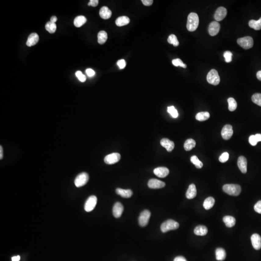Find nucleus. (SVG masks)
Masks as SVG:
<instances>
[{
    "instance_id": "f257e3e1",
    "label": "nucleus",
    "mask_w": 261,
    "mask_h": 261,
    "mask_svg": "<svg viewBox=\"0 0 261 261\" xmlns=\"http://www.w3.org/2000/svg\"><path fill=\"white\" fill-rule=\"evenodd\" d=\"M199 19L198 15L195 13H191L188 16L187 28L190 32H194L197 29L199 25Z\"/></svg>"
},
{
    "instance_id": "f03ea898",
    "label": "nucleus",
    "mask_w": 261,
    "mask_h": 261,
    "mask_svg": "<svg viewBox=\"0 0 261 261\" xmlns=\"http://www.w3.org/2000/svg\"><path fill=\"white\" fill-rule=\"evenodd\" d=\"M223 191L230 195H239L241 191V187L238 184H225L223 186Z\"/></svg>"
},
{
    "instance_id": "7ed1b4c3",
    "label": "nucleus",
    "mask_w": 261,
    "mask_h": 261,
    "mask_svg": "<svg viewBox=\"0 0 261 261\" xmlns=\"http://www.w3.org/2000/svg\"><path fill=\"white\" fill-rule=\"evenodd\" d=\"M179 223L173 220H168L163 222L161 226V230L163 233H166L170 230H176L179 227Z\"/></svg>"
},
{
    "instance_id": "20e7f679",
    "label": "nucleus",
    "mask_w": 261,
    "mask_h": 261,
    "mask_svg": "<svg viewBox=\"0 0 261 261\" xmlns=\"http://www.w3.org/2000/svg\"><path fill=\"white\" fill-rule=\"evenodd\" d=\"M206 79L209 84L218 85L220 82V77L218 72L215 69H212L208 73Z\"/></svg>"
},
{
    "instance_id": "39448f33",
    "label": "nucleus",
    "mask_w": 261,
    "mask_h": 261,
    "mask_svg": "<svg viewBox=\"0 0 261 261\" xmlns=\"http://www.w3.org/2000/svg\"><path fill=\"white\" fill-rule=\"evenodd\" d=\"M237 42L240 47L245 49H249L253 46V38L250 36L238 39Z\"/></svg>"
},
{
    "instance_id": "423d86ee",
    "label": "nucleus",
    "mask_w": 261,
    "mask_h": 261,
    "mask_svg": "<svg viewBox=\"0 0 261 261\" xmlns=\"http://www.w3.org/2000/svg\"><path fill=\"white\" fill-rule=\"evenodd\" d=\"M89 179V175L87 173H81L75 178V185L78 188L83 186L88 182Z\"/></svg>"
},
{
    "instance_id": "0eeeda50",
    "label": "nucleus",
    "mask_w": 261,
    "mask_h": 261,
    "mask_svg": "<svg viewBox=\"0 0 261 261\" xmlns=\"http://www.w3.org/2000/svg\"><path fill=\"white\" fill-rule=\"evenodd\" d=\"M97 198L95 196H91L87 200L84 206V209L86 212H89L92 211L97 204Z\"/></svg>"
},
{
    "instance_id": "6e6552de",
    "label": "nucleus",
    "mask_w": 261,
    "mask_h": 261,
    "mask_svg": "<svg viewBox=\"0 0 261 261\" xmlns=\"http://www.w3.org/2000/svg\"><path fill=\"white\" fill-rule=\"evenodd\" d=\"M150 215L151 213L148 210H144L141 212L138 218L139 224L141 227H145L148 224Z\"/></svg>"
},
{
    "instance_id": "1a4fd4ad",
    "label": "nucleus",
    "mask_w": 261,
    "mask_h": 261,
    "mask_svg": "<svg viewBox=\"0 0 261 261\" xmlns=\"http://www.w3.org/2000/svg\"><path fill=\"white\" fill-rule=\"evenodd\" d=\"M121 156L118 153H113L105 157L104 162L107 164H113L117 163L120 160Z\"/></svg>"
},
{
    "instance_id": "9d476101",
    "label": "nucleus",
    "mask_w": 261,
    "mask_h": 261,
    "mask_svg": "<svg viewBox=\"0 0 261 261\" xmlns=\"http://www.w3.org/2000/svg\"><path fill=\"white\" fill-rule=\"evenodd\" d=\"M233 134V127L231 125H225V126L223 127L222 129L221 134L222 138L224 140H229L231 138Z\"/></svg>"
},
{
    "instance_id": "9b49d317",
    "label": "nucleus",
    "mask_w": 261,
    "mask_h": 261,
    "mask_svg": "<svg viewBox=\"0 0 261 261\" xmlns=\"http://www.w3.org/2000/svg\"><path fill=\"white\" fill-rule=\"evenodd\" d=\"M148 187L153 189H161L165 187L166 183L162 181L157 180L155 178H152L148 181Z\"/></svg>"
},
{
    "instance_id": "f8f14e48",
    "label": "nucleus",
    "mask_w": 261,
    "mask_h": 261,
    "mask_svg": "<svg viewBox=\"0 0 261 261\" xmlns=\"http://www.w3.org/2000/svg\"><path fill=\"white\" fill-rule=\"evenodd\" d=\"M227 11L224 7H220L217 9L214 15V19L217 21H221L225 18Z\"/></svg>"
},
{
    "instance_id": "ddd939ff",
    "label": "nucleus",
    "mask_w": 261,
    "mask_h": 261,
    "mask_svg": "<svg viewBox=\"0 0 261 261\" xmlns=\"http://www.w3.org/2000/svg\"><path fill=\"white\" fill-rule=\"evenodd\" d=\"M220 30V25L217 21H213L210 24L209 27V33L211 36L217 35Z\"/></svg>"
},
{
    "instance_id": "4468645a",
    "label": "nucleus",
    "mask_w": 261,
    "mask_h": 261,
    "mask_svg": "<svg viewBox=\"0 0 261 261\" xmlns=\"http://www.w3.org/2000/svg\"><path fill=\"white\" fill-rule=\"evenodd\" d=\"M153 172L158 177L164 178L168 176L169 173V170L168 168L165 167H159L154 169Z\"/></svg>"
},
{
    "instance_id": "2eb2a0df",
    "label": "nucleus",
    "mask_w": 261,
    "mask_h": 261,
    "mask_svg": "<svg viewBox=\"0 0 261 261\" xmlns=\"http://www.w3.org/2000/svg\"><path fill=\"white\" fill-rule=\"evenodd\" d=\"M238 166L241 172L245 174L247 171V160L245 157L241 156L238 159Z\"/></svg>"
},
{
    "instance_id": "dca6fc26",
    "label": "nucleus",
    "mask_w": 261,
    "mask_h": 261,
    "mask_svg": "<svg viewBox=\"0 0 261 261\" xmlns=\"http://www.w3.org/2000/svg\"><path fill=\"white\" fill-rule=\"evenodd\" d=\"M123 206L120 202H116L113 208V214L115 218H119L121 217L123 212Z\"/></svg>"
},
{
    "instance_id": "f3484780",
    "label": "nucleus",
    "mask_w": 261,
    "mask_h": 261,
    "mask_svg": "<svg viewBox=\"0 0 261 261\" xmlns=\"http://www.w3.org/2000/svg\"><path fill=\"white\" fill-rule=\"evenodd\" d=\"M252 245L256 250L261 248V237L257 234H254L251 237Z\"/></svg>"
},
{
    "instance_id": "a211bd4d",
    "label": "nucleus",
    "mask_w": 261,
    "mask_h": 261,
    "mask_svg": "<svg viewBox=\"0 0 261 261\" xmlns=\"http://www.w3.org/2000/svg\"><path fill=\"white\" fill-rule=\"evenodd\" d=\"M161 146L166 148L167 151L168 152H171L174 149L175 147V144L174 142L169 140L167 138H163L161 140L160 142Z\"/></svg>"
},
{
    "instance_id": "6ab92c4d",
    "label": "nucleus",
    "mask_w": 261,
    "mask_h": 261,
    "mask_svg": "<svg viewBox=\"0 0 261 261\" xmlns=\"http://www.w3.org/2000/svg\"><path fill=\"white\" fill-rule=\"evenodd\" d=\"M39 38L36 33H32L28 37L26 45L28 47H32L34 46L38 42Z\"/></svg>"
},
{
    "instance_id": "aec40b11",
    "label": "nucleus",
    "mask_w": 261,
    "mask_h": 261,
    "mask_svg": "<svg viewBox=\"0 0 261 261\" xmlns=\"http://www.w3.org/2000/svg\"><path fill=\"white\" fill-rule=\"evenodd\" d=\"M197 195V190L195 185L194 184H191L189 186L187 191L186 196L189 199H191L195 198Z\"/></svg>"
},
{
    "instance_id": "412c9836",
    "label": "nucleus",
    "mask_w": 261,
    "mask_h": 261,
    "mask_svg": "<svg viewBox=\"0 0 261 261\" xmlns=\"http://www.w3.org/2000/svg\"><path fill=\"white\" fill-rule=\"evenodd\" d=\"M99 15L101 18L102 19L104 20H107L111 18L112 12L108 7L106 6H103L100 10Z\"/></svg>"
},
{
    "instance_id": "4be33fe9",
    "label": "nucleus",
    "mask_w": 261,
    "mask_h": 261,
    "mask_svg": "<svg viewBox=\"0 0 261 261\" xmlns=\"http://www.w3.org/2000/svg\"><path fill=\"white\" fill-rule=\"evenodd\" d=\"M116 192L119 195H120L123 198H130L133 195V191L132 190L128 189V190H124V189H120V188H117L116 190Z\"/></svg>"
},
{
    "instance_id": "5701e85b",
    "label": "nucleus",
    "mask_w": 261,
    "mask_h": 261,
    "mask_svg": "<svg viewBox=\"0 0 261 261\" xmlns=\"http://www.w3.org/2000/svg\"><path fill=\"white\" fill-rule=\"evenodd\" d=\"M216 258L218 261H223L225 260L226 256L225 249L222 248H218L216 249Z\"/></svg>"
},
{
    "instance_id": "b1692460",
    "label": "nucleus",
    "mask_w": 261,
    "mask_h": 261,
    "mask_svg": "<svg viewBox=\"0 0 261 261\" xmlns=\"http://www.w3.org/2000/svg\"><path fill=\"white\" fill-rule=\"evenodd\" d=\"M208 230L206 226L204 225H198L194 230V233L196 235L204 236L208 233Z\"/></svg>"
},
{
    "instance_id": "393cba45",
    "label": "nucleus",
    "mask_w": 261,
    "mask_h": 261,
    "mask_svg": "<svg viewBox=\"0 0 261 261\" xmlns=\"http://www.w3.org/2000/svg\"><path fill=\"white\" fill-rule=\"evenodd\" d=\"M223 221L225 223L226 227L231 228L235 224L236 220L234 217L231 216H226L223 218Z\"/></svg>"
},
{
    "instance_id": "a878e982",
    "label": "nucleus",
    "mask_w": 261,
    "mask_h": 261,
    "mask_svg": "<svg viewBox=\"0 0 261 261\" xmlns=\"http://www.w3.org/2000/svg\"><path fill=\"white\" fill-rule=\"evenodd\" d=\"M130 19L128 17L126 16H122L119 17L116 20V24L119 27L125 26L128 24L130 22Z\"/></svg>"
},
{
    "instance_id": "bb28decb",
    "label": "nucleus",
    "mask_w": 261,
    "mask_h": 261,
    "mask_svg": "<svg viewBox=\"0 0 261 261\" xmlns=\"http://www.w3.org/2000/svg\"><path fill=\"white\" fill-rule=\"evenodd\" d=\"M86 22L87 19L85 16H79L75 18L73 21V24L76 27L79 28L81 27Z\"/></svg>"
},
{
    "instance_id": "cd10ccee",
    "label": "nucleus",
    "mask_w": 261,
    "mask_h": 261,
    "mask_svg": "<svg viewBox=\"0 0 261 261\" xmlns=\"http://www.w3.org/2000/svg\"><path fill=\"white\" fill-rule=\"evenodd\" d=\"M215 199L213 197H209L206 198L203 203V206L206 210L210 209L214 206Z\"/></svg>"
},
{
    "instance_id": "c85d7f7f",
    "label": "nucleus",
    "mask_w": 261,
    "mask_h": 261,
    "mask_svg": "<svg viewBox=\"0 0 261 261\" xmlns=\"http://www.w3.org/2000/svg\"><path fill=\"white\" fill-rule=\"evenodd\" d=\"M248 25L255 30H260L261 29V18L258 20H251L248 22Z\"/></svg>"
},
{
    "instance_id": "c756f323",
    "label": "nucleus",
    "mask_w": 261,
    "mask_h": 261,
    "mask_svg": "<svg viewBox=\"0 0 261 261\" xmlns=\"http://www.w3.org/2000/svg\"><path fill=\"white\" fill-rule=\"evenodd\" d=\"M196 142L193 139H188L185 142L184 144V149L186 151H190L195 147Z\"/></svg>"
},
{
    "instance_id": "7c9ffc66",
    "label": "nucleus",
    "mask_w": 261,
    "mask_h": 261,
    "mask_svg": "<svg viewBox=\"0 0 261 261\" xmlns=\"http://www.w3.org/2000/svg\"><path fill=\"white\" fill-rule=\"evenodd\" d=\"M209 113L208 112H201L197 113L195 116L196 120L198 121H203L208 120L209 118Z\"/></svg>"
},
{
    "instance_id": "2f4dec72",
    "label": "nucleus",
    "mask_w": 261,
    "mask_h": 261,
    "mask_svg": "<svg viewBox=\"0 0 261 261\" xmlns=\"http://www.w3.org/2000/svg\"><path fill=\"white\" fill-rule=\"evenodd\" d=\"M107 39V34L104 30H102L98 34V42L100 44H104Z\"/></svg>"
},
{
    "instance_id": "473e14b6",
    "label": "nucleus",
    "mask_w": 261,
    "mask_h": 261,
    "mask_svg": "<svg viewBox=\"0 0 261 261\" xmlns=\"http://www.w3.org/2000/svg\"><path fill=\"white\" fill-rule=\"evenodd\" d=\"M46 30L49 32L50 34H53L56 32L57 29V26L56 24L51 21L47 22L45 26Z\"/></svg>"
},
{
    "instance_id": "72a5a7b5",
    "label": "nucleus",
    "mask_w": 261,
    "mask_h": 261,
    "mask_svg": "<svg viewBox=\"0 0 261 261\" xmlns=\"http://www.w3.org/2000/svg\"><path fill=\"white\" fill-rule=\"evenodd\" d=\"M228 103V109L230 111H234L237 108L238 104L237 102L233 98H229L227 100Z\"/></svg>"
},
{
    "instance_id": "f704fd0d",
    "label": "nucleus",
    "mask_w": 261,
    "mask_h": 261,
    "mask_svg": "<svg viewBox=\"0 0 261 261\" xmlns=\"http://www.w3.org/2000/svg\"><path fill=\"white\" fill-rule=\"evenodd\" d=\"M191 162L193 164H195L196 168H198V169H200V168H202V167L203 166V163H202V162H201L199 160V159L198 158V157L194 155V156H191Z\"/></svg>"
},
{
    "instance_id": "c9c22d12",
    "label": "nucleus",
    "mask_w": 261,
    "mask_h": 261,
    "mask_svg": "<svg viewBox=\"0 0 261 261\" xmlns=\"http://www.w3.org/2000/svg\"><path fill=\"white\" fill-rule=\"evenodd\" d=\"M167 41L170 44H172L175 47H177L179 45V42L177 40V38L174 34H171L168 37Z\"/></svg>"
},
{
    "instance_id": "e433bc0d",
    "label": "nucleus",
    "mask_w": 261,
    "mask_h": 261,
    "mask_svg": "<svg viewBox=\"0 0 261 261\" xmlns=\"http://www.w3.org/2000/svg\"><path fill=\"white\" fill-rule=\"evenodd\" d=\"M252 101L254 104L261 106V93H255L252 97Z\"/></svg>"
},
{
    "instance_id": "4c0bfd02",
    "label": "nucleus",
    "mask_w": 261,
    "mask_h": 261,
    "mask_svg": "<svg viewBox=\"0 0 261 261\" xmlns=\"http://www.w3.org/2000/svg\"><path fill=\"white\" fill-rule=\"evenodd\" d=\"M167 112L174 118H177L178 116V112L174 106H168L167 108Z\"/></svg>"
},
{
    "instance_id": "58836bf2",
    "label": "nucleus",
    "mask_w": 261,
    "mask_h": 261,
    "mask_svg": "<svg viewBox=\"0 0 261 261\" xmlns=\"http://www.w3.org/2000/svg\"><path fill=\"white\" fill-rule=\"evenodd\" d=\"M172 63L175 66L182 67L184 68H186L187 67L186 64L183 63V62L180 59H173L172 61Z\"/></svg>"
},
{
    "instance_id": "ea45409f",
    "label": "nucleus",
    "mask_w": 261,
    "mask_h": 261,
    "mask_svg": "<svg viewBox=\"0 0 261 261\" xmlns=\"http://www.w3.org/2000/svg\"><path fill=\"white\" fill-rule=\"evenodd\" d=\"M232 56H233V54L229 51H227L224 53L223 56L224 58H225V62L227 63H230L232 60Z\"/></svg>"
},
{
    "instance_id": "a19ab883",
    "label": "nucleus",
    "mask_w": 261,
    "mask_h": 261,
    "mask_svg": "<svg viewBox=\"0 0 261 261\" xmlns=\"http://www.w3.org/2000/svg\"><path fill=\"white\" fill-rule=\"evenodd\" d=\"M76 76L78 78V80L81 82H84L86 80V77L85 75H83L82 73L80 71H77L76 72Z\"/></svg>"
},
{
    "instance_id": "79ce46f5",
    "label": "nucleus",
    "mask_w": 261,
    "mask_h": 261,
    "mask_svg": "<svg viewBox=\"0 0 261 261\" xmlns=\"http://www.w3.org/2000/svg\"><path fill=\"white\" fill-rule=\"evenodd\" d=\"M229 157V155L228 153L226 152L223 153V154L220 156V162L222 163L226 162L228 160Z\"/></svg>"
},
{
    "instance_id": "37998d69",
    "label": "nucleus",
    "mask_w": 261,
    "mask_h": 261,
    "mask_svg": "<svg viewBox=\"0 0 261 261\" xmlns=\"http://www.w3.org/2000/svg\"><path fill=\"white\" fill-rule=\"evenodd\" d=\"M248 141L250 144L253 146H256L258 143L256 139L255 138V135H251L248 139Z\"/></svg>"
},
{
    "instance_id": "c03bdc74",
    "label": "nucleus",
    "mask_w": 261,
    "mask_h": 261,
    "mask_svg": "<svg viewBox=\"0 0 261 261\" xmlns=\"http://www.w3.org/2000/svg\"><path fill=\"white\" fill-rule=\"evenodd\" d=\"M254 210L258 213L261 214V200L257 202L254 206Z\"/></svg>"
},
{
    "instance_id": "a18cd8bd",
    "label": "nucleus",
    "mask_w": 261,
    "mask_h": 261,
    "mask_svg": "<svg viewBox=\"0 0 261 261\" xmlns=\"http://www.w3.org/2000/svg\"><path fill=\"white\" fill-rule=\"evenodd\" d=\"M117 65H118V66L120 67V69H124L125 67V66H126V62L125 61L124 59H120V60H119L117 62Z\"/></svg>"
},
{
    "instance_id": "49530a36",
    "label": "nucleus",
    "mask_w": 261,
    "mask_h": 261,
    "mask_svg": "<svg viewBox=\"0 0 261 261\" xmlns=\"http://www.w3.org/2000/svg\"><path fill=\"white\" fill-rule=\"evenodd\" d=\"M86 73L87 75L89 76V77H92L95 75V71L91 69V68L86 69Z\"/></svg>"
},
{
    "instance_id": "de8ad7c7",
    "label": "nucleus",
    "mask_w": 261,
    "mask_h": 261,
    "mask_svg": "<svg viewBox=\"0 0 261 261\" xmlns=\"http://www.w3.org/2000/svg\"><path fill=\"white\" fill-rule=\"evenodd\" d=\"M98 4H99L98 0H91L90 2L88 3V5L96 7L98 5Z\"/></svg>"
},
{
    "instance_id": "09e8293b",
    "label": "nucleus",
    "mask_w": 261,
    "mask_h": 261,
    "mask_svg": "<svg viewBox=\"0 0 261 261\" xmlns=\"http://www.w3.org/2000/svg\"><path fill=\"white\" fill-rule=\"evenodd\" d=\"M143 4L146 6H150L152 5L153 1L152 0H142V1Z\"/></svg>"
},
{
    "instance_id": "8fccbe9b",
    "label": "nucleus",
    "mask_w": 261,
    "mask_h": 261,
    "mask_svg": "<svg viewBox=\"0 0 261 261\" xmlns=\"http://www.w3.org/2000/svg\"><path fill=\"white\" fill-rule=\"evenodd\" d=\"M174 261H187L185 258L183 256H177L174 259Z\"/></svg>"
},
{
    "instance_id": "3c124183",
    "label": "nucleus",
    "mask_w": 261,
    "mask_h": 261,
    "mask_svg": "<svg viewBox=\"0 0 261 261\" xmlns=\"http://www.w3.org/2000/svg\"><path fill=\"white\" fill-rule=\"evenodd\" d=\"M255 137L258 142L261 141V134H255Z\"/></svg>"
},
{
    "instance_id": "603ef678",
    "label": "nucleus",
    "mask_w": 261,
    "mask_h": 261,
    "mask_svg": "<svg viewBox=\"0 0 261 261\" xmlns=\"http://www.w3.org/2000/svg\"><path fill=\"white\" fill-rule=\"evenodd\" d=\"M20 257L19 255H18V256H14L13 257H12V261H19L20 260Z\"/></svg>"
},
{
    "instance_id": "864d4df0",
    "label": "nucleus",
    "mask_w": 261,
    "mask_h": 261,
    "mask_svg": "<svg viewBox=\"0 0 261 261\" xmlns=\"http://www.w3.org/2000/svg\"><path fill=\"white\" fill-rule=\"evenodd\" d=\"M57 18L56 17V16H52L51 19H50V21L52 22H53V23H55L57 21Z\"/></svg>"
},
{
    "instance_id": "5fc2aeb1",
    "label": "nucleus",
    "mask_w": 261,
    "mask_h": 261,
    "mask_svg": "<svg viewBox=\"0 0 261 261\" xmlns=\"http://www.w3.org/2000/svg\"><path fill=\"white\" fill-rule=\"evenodd\" d=\"M256 77L258 80L261 81V71H259L257 73Z\"/></svg>"
},
{
    "instance_id": "6e6d98bb",
    "label": "nucleus",
    "mask_w": 261,
    "mask_h": 261,
    "mask_svg": "<svg viewBox=\"0 0 261 261\" xmlns=\"http://www.w3.org/2000/svg\"><path fill=\"white\" fill-rule=\"evenodd\" d=\"M2 158H3V149H2V147L1 146L0 147V159H1V160L2 159Z\"/></svg>"
}]
</instances>
